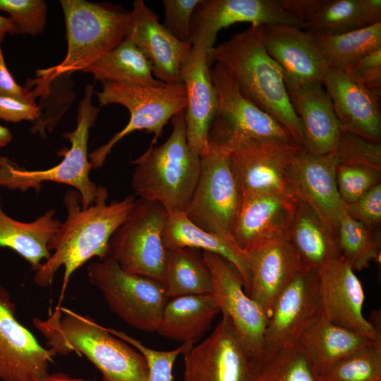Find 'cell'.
<instances>
[{
    "instance_id": "6da1fadb",
    "label": "cell",
    "mask_w": 381,
    "mask_h": 381,
    "mask_svg": "<svg viewBox=\"0 0 381 381\" xmlns=\"http://www.w3.org/2000/svg\"><path fill=\"white\" fill-rule=\"evenodd\" d=\"M108 197L107 190L98 186L95 201L86 208L81 207L80 196L75 190L66 192L64 197L66 219L49 242V249L54 253L34 274L37 285L48 287L63 267L60 301L76 270L94 257L102 259L107 255L111 236L126 220L135 202L133 195L109 203Z\"/></svg>"
},
{
    "instance_id": "7a4b0ae2",
    "label": "cell",
    "mask_w": 381,
    "mask_h": 381,
    "mask_svg": "<svg viewBox=\"0 0 381 381\" xmlns=\"http://www.w3.org/2000/svg\"><path fill=\"white\" fill-rule=\"evenodd\" d=\"M208 61L224 65L241 93L280 123L303 145V131L284 83L279 65L268 54L261 38V26L236 33L207 53Z\"/></svg>"
},
{
    "instance_id": "3957f363",
    "label": "cell",
    "mask_w": 381,
    "mask_h": 381,
    "mask_svg": "<svg viewBox=\"0 0 381 381\" xmlns=\"http://www.w3.org/2000/svg\"><path fill=\"white\" fill-rule=\"evenodd\" d=\"M32 322L54 356H84L101 373L102 381H147L144 356L90 317L57 306L47 318Z\"/></svg>"
},
{
    "instance_id": "277c9868",
    "label": "cell",
    "mask_w": 381,
    "mask_h": 381,
    "mask_svg": "<svg viewBox=\"0 0 381 381\" xmlns=\"http://www.w3.org/2000/svg\"><path fill=\"white\" fill-rule=\"evenodd\" d=\"M171 124L163 144L150 145L131 162V184L140 198L159 202L167 213H186L199 179L200 157L188 145L184 110L171 119Z\"/></svg>"
},
{
    "instance_id": "5b68a950",
    "label": "cell",
    "mask_w": 381,
    "mask_h": 381,
    "mask_svg": "<svg viewBox=\"0 0 381 381\" xmlns=\"http://www.w3.org/2000/svg\"><path fill=\"white\" fill-rule=\"evenodd\" d=\"M94 93V85L87 84L79 103L76 127L63 135L71 146L64 152L60 163L47 169L29 170L0 155V186L22 192L30 188L39 191L43 182L52 181L75 188L80 194L83 208L94 203L98 186L90 178L92 165L87 153L90 130L100 111V107L92 104Z\"/></svg>"
},
{
    "instance_id": "8992f818",
    "label": "cell",
    "mask_w": 381,
    "mask_h": 381,
    "mask_svg": "<svg viewBox=\"0 0 381 381\" xmlns=\"http://www.w3.org/2000/svg\"><path fill=\"white\" fill-rule=\"evenodd\" d=\"M66 24L67 54L54 74L83 71L118 45L126 37L130 11L110 3L61 0Z\"/></svg>"
},
{
    "instance_id": "52a82bcc",
    "label": "cell",
    "mask_w": 381,
    "mask_h": 381,
    "mask_svg": "<svg viewBox=\"0 0 381 381\" xmlns=\"http://www.w3.org/2000/svg\"><path fill=\"white\" fill-rule=\"evenodd\" d=\"M210 75L217 108L208 131L206 151L229 155L253 140L296 142L280 123L243 96L224 65L216 62Z\"/></svg>"
},
{
    "instance_id": "ba28073f",
    "label": "cell",
    "mask_w": 381,
    "mask_h": 381,
    "mask_svg": "<svg viewBox=\"0 0 381 381\" xmlns=\"http://www.w3.org/2000/svg\"><path fill=\"white\" fill-rule=\"evenodd\" d=\"M102 83V91L95 92L99 107L121 104L128 110L130 119L107 143L89 154L92 169L100 168L114 146L133 131H145L153 133L151 145H155L169 120L184 110L186 106V90L182 83L159 87L117 82Z\"/></svg>"
},
{
    "instance_id": "9c48e42d",
    "label": "cell",
    "mask_w": 381,
    "mask_h": 381,
    "mask_svg": "<svg viewBox=\"0 0 381 381\" xmlns=\"http://www.w3.org/2000/svg\"><path fill=\"white\" fill-rule=\"evenodd\" d=\"M87 278L123 322L142 331L157 332L168 300L162 282L128 273L109 256L88 265Z\"/></svg>"
},
{
    "instance_id": "30bf717a",
    "label": "cell",
    "mask_w": 381,
    "mask_h": 381,
    "mask_svg": "<svg viewBox=\"0 0 381 381\" xmlns=\"http://www.w3.org/2000/svg\"><path fill=\"white\" fill-rule=\"evenodd\" d=\"M168 213L156 201L140 198L111 236L107 255L124 271L163 284L167 249L162 234Z\"/></svg>"
},
{
    "instance_id": "8fae6325",
    "label": "cell",
    "mask_w": 381,
    "mask_h": 381,
    "mask_svg": "<svg viewBox=\"0 0 381 381\" xmlns=\"http://www.w3.org/2000/svg\"><path fill=\"white\" fill-rule=\"evenodd\" d=\"M200 157L199 179L186 216L203 230L231 236L242 195L229 155L206 151Z\"/></svg>"
},
{
    "instance_id": "7c38bea8",
    "label": "cell",
    "mask_w": 381,
    "mask_h": 381,
    "mask_svg": "<svg viewBox=\"0 0 381 381\" xmlns=\"http://www.w3.org/2000/svg\"><path fill=\"white\" fill-rule=\"evenodd\" d=\"M303 150L296 142L253 140L231 152L229 161L242 197L271 193L294 195L292 167Z\"/></svg>"
},
{
    "instance_id": "4fadbf2b",
    "label": "cell",
    "mask_w": 381,
    "mask_h": 381,
    "mask_svg": "<svg viewBox=\"0 0 381 381\" xmlns=\"http://www.w3.org/2000/svg\"><path fill=\"white\" fill-rule=\"evenodd\" d=\"M212 277V294L222 313L232 321L246 352L256 367L262 360L268 316L246 293L237 268L215 253L202 251Z\"/></svg>"
},
{
    "instance_id": "5bb4252c",
    "label": "cell",
    "mask_w": 381,
    "mask_h": 381,
    "mask_svg": "<svg viewBox=\"0 0 381 381\" xmlns=\"http://www.w3.org/2000/svg\"><path fill=\"white\" fill-rule=\"evenodd\" d=\"M183 381H253L255 366L248 356L230 318H222L212 334L183 354Z\"/></svg>"
},
{
    "instance_id": "9a60e30c",
    "label": "cell",
    "mask_w": 381,
    "mask_h": 381,
    "mask_svg": "<svg viewBox=\"0 0 381 381\" xmlns=\"http://www.w3.org/2000/svg\"><path fill=\"white\" fill-rule=\"evenodd\" d=\"M237 23L307 28L284 9L279 0H201L193 15L188 42L207 54L214 47L219 32Z\"/></svg>"
},
{
    "instance_id": "2e32d148",
    "label": "cell",
    "mask_w": 381,
    "mask_h": 381,
    "mask_svg": "<svg viewBox=\"0 0 381 381\" xmlns=\"http://www.w3.org/2000/svg\"><path fill=\"white\" fill-rule=\"evenodd\" d=\"M319 310L318 272L301 267L272 308L264 335L262 360L296 344L303 327Z\"/></svg>"
},
{
    "instance_id": "e0dca14e",
    "label": "cell",
    "mask_w": 381,
    "mask_h": 381,
    "mask_svg": "<svg viewBox=\"0 0 381 381\" xmlns=\"http://www.w3.org/2000/svg\"><path fill=\"white\" fill-rule=\"evenodd\" d=\"M320 313L331 322L381 341L380 332L363 314L365 299L355 271L341 256L318 271Z\"/></svg>"
},
{
    "instance_id": "ac0fdd59",
    "label": "cell",
    "mask_w": 381,
    "mask_h": 381,
    "mask_svg": "<svg viewBox=\"0 0 381 381\" xmlns=\"http://www.w3.org/2000/svg\"><path fill=\"white\" fill-rule=\"evenodd\" d=\"M16 305L0 284V381H33L49 374L54 356L16 318Z\"/></svg>"
},
{
    "instance_id": "d6986e66",
    "label": "cell",
    "mask_w": 381,
    "mask_h": 381,
    "mask_svg": "<svg viewBox=\"0 0 381 381\" xmlns=\"http://www.w3.org/2000/svg\"><path fill=\"white\" fill-rule=\"evenodd\" d=\"M261 38L281 67L288 92L310 83L322 84L329 67L310 32L289 25H267L261 26Z\"/></svg>"
},
{
    "instance_id": "ffe728a7",
    "label": "cell",
    "mask_w": 381,
    "mask_h": 381,
    "mask_svg": "<svg viewBox=\"0 0 381 381\" xmlns=\"http://www.w3.org/2000/svg\"><path fill=\"white\" fill-rule=\"evenodd\" d=\"M126 37L131 39L152 65L154 77L164 84L181 83L180 69L192 45L174 37L143 0H135Z\"/></svg>"
},
{
    "instance_id": "44dd1931",
    "label": "cell",
    "mask_w": 381,
    "mask_h": 381,
    "mask_svg": "<svg viewBox=\"0 0 381 381\" xmlns=\"http://www.w3.org/2000/svg\"><path fill=\"white\" fill-rule=\"evenodd\" d=\"M298 200L284 193H259L243 196L231 236L248 253L285 236L294 220Z\"/></svg>"
},
{
    "instance_id": "7402d4cb",
    "label": "cell",
    "mask_w": 381,
    "mask_h": 381,
    "mask_svg": "<svg viewBox=\"0 0 381 381\" xmlns=\"http://www.w3.org/2000/svg\"><path fill=\"white\" fill-rule=\"evenodd\" d=\"M338 164L334 152L318 155L303 150L291 171L295 197L308 205L335 237L339 217L345 206L337 186Z\"/></svg>"
},
{
    "instance_id": "603a6c76",
    "label": "cell",
    "mask_w": 381,
    "mask_h": 381,
    "mask_svg": "<svg viewBox=\"0 0 381 381\" xmlns=\"http://www.w3.org/2000/svg\"><path fill=\"white\" fill-rule=\"evenodd\" d=\"M209 66L207 52L195 45L180 69L187 100L184 109L187 142L200 157L206 152L208 131L217 108V92Z\"/></svg>"
},
{
    "instance_id": "cb8c5ba5",
    "label": "cell",
    "mask_w": 381,
    "mask_h": 381,
    "mask_svg": "<svg viewBox=\"0 0 381 381\" xmlns=\"http://www.w3.org/2000/svg\"><path fill=\"white\" fill-rule=\"evenodd\" d=\"M322 85L344 131L380 143V93L355 82L344 72L329 68Z\"/></svg>"
},
{
    "instance_id": "d4e9b609",
    "label": "cell",
    "mask_w": 381,
    "mask_h": 381,
    "mask_svg": "<svg viewBox=\"0 0 381 381\" xmlns=\"http://www.w3.org/2000/svg\"><path fill=\"white\" fill-rule=\"evenodd\" d=\"M247 253L250 270L248 295L269 318L277 298L301 264L286 234Z\"/></svg>"
},
{
    "instance_id": "484cf974",
    "label": "cell",
    "mask_w": 381,
    "mask_h": 381,
    "mask_svg": "<svg viewBox=\"0 0 381 381\" xmlns=\"http://www.w3.org/2000/svg\"><path fill=\"white\" fill-rule=\"evenodd\" d=\"M288 94L303 125L304 150L318 155L334 152L343 128L323 85L310 83Z\"/></svg>"
},
{
    "instance_id": "4316f807",
    "label": "cell",
    "mask_w": 381,
    "mask_h": 381,
    "mask_svg": "<svg viewBox=\"0 0 381 381\" xmlns=\"http://www.w3.org/2000/svg\"><path fill=\"white\" fill-rule=\"evenodd\" d=\"M375 342L381 341L331 322L320 310L303 327L296 341L318 377L344 358Z\"/></svg>"
},
{
    "instance_id": "83f0119b",
    "label": "cell",
    "mask_w": 381,
    "mask_h": 381,
    "mask_svg": "<svg viewBox=\"0 0 381 381\" xmlns=\"http://www.w3.org/2000/svg\"><path fill=\"white\" fill-rule=\"evenodd\" d=\"M167 250L193 248L220 255L231 262L239 271L248 294L250 270L248 255L230 235L207 231L194 224L183 212L168 213L162 234Z\"/></svg>"
},
{
    "instance_id": "f1b7e54d",
    "label": "cell",
    "mask_w": 381,
    "mask_h": 381,
    "mask_svg": "<svg viewBox=\"0 0 381 381\" xmlns=\"http://www.w3.org/2000/svg\"><path fill=\"white\" fill-rule=\"evenodd\" d=\"M212 294L169 298L157 332L161 336L193 346L210 328L220 313Z\"/></svg>"
},
{
    "instance_id": "f546056e",
    "label": "cell",
    "mask_w": 381,
    "mask_h": 381,
    "mask_svg": "<svg viewBox=\"0 0 381 381\" xmlns=\"http://www.w3.org/2000/svg\"><path fill=\"white\" fill-rule=\"evenodd\" d=\"M312 35H334L366 27L360 0H279Z\"/></svg>"
},
{
    "instance_id": "4dcf8cb0",
    "label": "cell",
    "mask_w": 381,
    "mask_h": 381,
    "mask_svg": "<svg viewBox=\"0 0 381 381\" xmlns=\"http://www.w3.org/2000/svg\"><path fill=\"white\" fill-rule=\"evenodd\" d=\"M55 214L48 210L32 222H23L6 214L0 202V247L15 251L35 271L52 255L49 244L61 224Z\"/></svg>"
},
{
    "instance_id": "1f68e13d",
    "label": "cell",
    "mask_w": 381,
    "mask_h": 381,
    "mask_svg": "<svg viewBox=\"0 0 381 381\" xmlns=\"http://www.w3.org/2000/svg\"><path fill=\"white\" fill-rule=\"evenodd\" d=\"M286 236L303 268L318 272L340 256L335 236L308 205L298 200Z\"/></svg>"
},
{
    "instance_id": "d6a6232c",
    "label": "cell",
    "mask_w": 381,
    "mask_h": 381,
    "mask_svg": "<svg viewBox=\"0 0 381 381\" xmlns=\"http://www.w3.org/2000/svg\"><path fill=\"white\" fill-rule=\"evenodd\" d=\"M83 72L92 74L101 83L117 82L150 87L164 85L154 77L150 62L126 37Z\"/></svg>"
},
{
    "instance_id": "836d02e7",
    "label": "cell",
    "mask_w": 381,
    "mask_h": 381,
    "mask_svg": "<svg viewBox=\"0 0 381 381\" xmlns=\"http://www.w3.org/2000/svg\"><path fill=\"white\" fill-rule=\"evenodd\" d=\"M26 88L34 87L39 99L37 104L39 116L31 128L33 134L46 138V132L51 133L56 123L69 110L76 97L71 74H54L44 69L36 71V77L28 79Z\"/></svg>"
},
{
    "instance_id": "e575fe53",
    "label": "cell",
    "mask_w": 381,
    "mask_h": 381,
    "mask_svg": "<svg viewBox=\"0 0 381 381\" xmlns=\"http://www.w3.org/2000/svg\"><path fill=\"white\" fill-rule=\"evenodd\" d=\"M163 284L167 298L212 294V277L202 251L193 248L167 250Z\"/></svg>"
},
{
    "instance_id": "d590c367",
    "label": "cell",
    "mask_w": 381,
    "mask_h": 381,
    "mask_svg": "<svg viewBox=\"0 0 381 381\" xmlns=\"http://www.w3.org/2000/svg\"><path fill=\"white\" fill-rule=\"evenodd\" d=\"M329 68L344 71L381 48V23L339 35H313Z\"/></svg>"
},
{
    "instance_id": "8d00e7d4",
    "label": "cell",
    "mask_w": 381,
    "mask_h": 381,
    "mask_svg": "<svg viewBox=\"0 0 381 381\" xmlns=\"http://www.w3.org/2000/svg\"><path fill=\"white\" fill-rule=\"evenodd\" d=\"M336 238L340 256L355 272L367 268L380 255V230L368 229L352 219L346 205L339 217Z\"/></svg>"
},
{
    "instance_id": "74e56055",
    "label": "cell",
    "mask_w": 381,
    "mask_h": 381,
    "mask_svg": "<svg viewBox=\"0 0 381 381\" xmlns=\"http://www.w3.org/2000/svg\"><path fill=\"white\" fill-rule=\"evenodd\" d=\"M253 381H319L297 343L266 358L255 367Z\"/></svg>"
},
{
    "instance_id": "f35d334b",
    "label": "cell",
    "mask_w": 381,
    "mask_h": 381,
    "mask_svg": "<svg viewBox=\"0 0 381 381\" xmlns=\"http://www.w3.org/2000/svg\"><path fill=\"white\" fill-rule=\"evenodd\" d=\"M381 379V342L363 347L344 358L319 381H375Z\"/></svg>"
},
{
    "instance_id": "ab89813d",
    "label": "cell",
    "mask_w": 381,
    "mask_h": 381,
    "mask_svg": "<svg viewBox=\"0 0 381 381\" xmlns=\"http://www.w3.org/2000/svg\"><path fill=\"white\" fill-rule=\"evenodd\" d=\"M334 154L339 164L362 166L381 171V143L343 130Z\"/></svg>"
},
{
    "instance_id": "60d3db41",
    "label": "cell",
    "mask_w": 381,
    "mask_h": 381,
    "mask_svg": "<svg viewBox=\"0 0 381 381\" xmlns=\"http://www.w3.org/2000/svg\"><path fill=\"white\" fill-rule=\"evenodd\" d=\"M381 171L362 166L338 164L336 182L341 201L350 205L380 183Z\"/></svg>"
},
{
    "instance_id": "b9f144b4",
    "label": "cell",
    "mask_w": 381,
    "mask_h": 381,
    "mask_svg": "<svg viewBox=\"0 0 381 381\" xmlns=\"http://www.w3.org/2000/svg\"><path fill=\"white\" fill-rule=\"evenodd\" d=\"M0 11L8 13L19 34H42L47 22V4L43 0H0Z\"/></svg>"
},
{
    "instance_id": "7bdbcfd3",
    "label": "cell",
    "mask_w": 381,
    "mask_h": 381,
    "mask_svg": "<svg viewBox=\"0 0 381 381\" xmlns=\"http://www.w3.org/2000/svg\"><path fill=\"white\" fill-rule=\"evenodd\" d=\"M201 0H163L165 18L162 25L176 39L188 42L191 20Z\"/></svg>"
},
{
    "instance_id": "ee69618b",
    "label": "cell",
    "mask_w": 381,
    "mask_h": 381,
    "mask_svg": "<svg viewBox=\"0 0 381 381\" xmlns=\"http://www.w3.org/2000/svg\"><path fill=\"white\" fill-rule=\"evenodd\" d=\"M346 210L352 219L368 229L378 230L381 223V183L373 187L356 202L346 205Z\"/></svg>"
},
{
    "instance_id": "f6af8a7d",
    "label": "cell",
    "mask_w": 381,
    "mask_h": 381,
    "mask_svg": "<svg viewBox=\"0 0 381 381\" xmlns=\"http://www.w3.org/2000/svg\"><path fill=\"white\" fill-rule=\"evenodd\" d=\"M342 72L355 82L380 93L381 48L363 56Z\"/></svg>"
},
{
    "instance_id": "bcb514c9",
    "label": "cell",
    "mask_w": 381,
    "mask_h": 381,
    "mask_svg": "<svg viewBox=\"0 0 381 381\" xmlns=\"http://www.w3.org/2000/svg\"><path fill=\"white\" fill-rule=\"evenodd\" d=\"M0 97L11 98L25 104L37 106V95L34 90L19 85L6 67L1 47L0 48Z\"/></svg>"
},
{
    "instance_id": "7dc6e473",
    "label": "cell",
    "mask_w": 381,
    "mask_h": 381,
    "mask_svg": "<svg viewBox=\"0 0 381 381\" xmlns=\"http://www.w3.org/2000/svg\"><path fill=\"white\" fill-rule=\"evenodd\" d=\"M38 116L37 106L25 104L11 98L0 97V119L11 123L23 121L34 122Z\"/></svg>"
},
{
    "instance_id": "c3c4849f",
    "label": "cell",
    "mask_w": 381,
    "mask_h": 381,
    "mask_svg": "<svg viewBox=\"0 0 381 381\" xmlns=\"http://www.w3.org/2000/svg\"><path fill=\"white\" fill-rule=\"evenodd\" d=\"M360 5L366 27L381 23L380 0H360Z\"/></svg>"
},
{
    "instance_id": "681fc988",
    "label": "cell",
    "mask_w": 381,
    "mask_h": 381,
    "mask_svg": "<svg viewBox=\"0 0 381 381\" xmlns=\"http://www.w3.org/2000/svg\"><path fill=\"white\" fill-rule=\"evenodd\" d=\"M33 381H95L90 380H85L83 378H77L71 377L63 373H55L48 374L47 375L34 380Z\"/></svg>"
},
{
    "instance_id": "f907efd6",
    "label": "cell",
    "mask_w": 381,
    "mask_h": 381,
    "mask_svg": "<svg viewBox=\"0 0 381 381\" xmlns=\"http://www.w3.org/2000/svg\"><path fill=\"white\" fill-rule=\"evenodd\" d=\"M0 32L17 35L19 32L11 18L0 16Z\"/></svg>"
},
{
    "instance_id": "816d5d0a",
    "label": "cell",
    "mask_w": 381,
    "mask_h": 381,
    "mask_svg": "<svg viewBox=\"0 0 381 381\" xmlns=\"http://www.w3.org/2000/svg\"><path fill=\"white\" fill-rule=\"evenodd\" d=\"M13 139L11 131L2 126H0V148L7 145Z\"/></svg>"
},
{
    "instance_id": "f5cc1de1",
    "label": "cell",
    "mask_w": 381,
    "mask_h": 381,
    "mask_svg": "<svg viewBox=\"0 0 381 381\" xmlns=\"http://www.w3.org/2000/svg\"><path fill=\"white\" fill-rule=\"evenodd\" d=\"M6 34L5 33H3V32H0V48H1V44L4 40V38L5 37Z\"/></svg>"
},
{
    "instance_id": "db71d44e",
    "label": "cell",
    "mask_w": 381,
    "mask_h": 381,
    "mask_svg": "<svg viewBox=\"0 0 381 381\" xmlns=\"http://www.w3.org/2000/svg\"><path fill=\"white\" fill-rule=\"evenodd\" d=\"M375 381H381V379H378V380H375Z\"/></svg>"
}]
</instances>
